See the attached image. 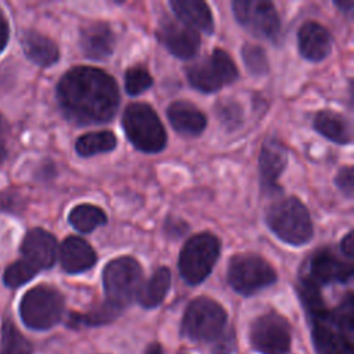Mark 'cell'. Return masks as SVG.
<instances>
[{
    "instance_id": "31",
    "label": "cell",
    "mask_w": 354,
    "mask_h": 354,
    "mask_svg": "<svg viewBox=\"0 0 354 354\" xmlns=\"http://www.w3.org/2000/svg\"><path fill=\"white\" fill-rule=\"evenodd\" d=\"M152 83L151 73L142 65L130 66L124 73V88L129 95H138L147 91Z\"/></svg>"
},
{
    "instance_id": "33",
    "label": "cell",
    "mask_w": 354,
    "mask_h": 354,
    "mask_svg": "<svg viewBox=\"0 0 354 354\" xmlns=\"http://www.w3.org/2000/svg\"><path fill=\"white\" fill-rule=\"evenodd\" d=\"M235 350V333L232 329H228L212 343V354H232Z\"/></svg>"
},
{
    "instance_id": "32",
    "label": "cell",
    "mask_w": 354,
    "mask_h": 354,
    "mask_svg": "<svg viewBox=\"0 0 354 354\" xmlns=\"http://www.w3.org/2000/svg\"><path fill=\"white\" fill-rule=\"evenodd\" d=\"M37 272L22 260L12 263L4 272V283L10 288H18L30 281Z\"/></svg>"
},
{
    "instance_id": "21",
    "label": "cell",
    "mask_w": 354,
    "mask_h": 354,
    "mask_svg": "<svg viewBox=\"0 0 354 354\" xmlns=\"http://www.w3.org/2000/svg\"><path fill=\"white\" fill-rule=\"evenodd\" d=\"M177 21L185 26L212 35L214 30V19L209 6L201 0H171L169 1Z\"/></svg>"
},
{
    "instance_id": "1",
    "label": "cell",
    "mask_w": 354,
    "mask_h": 354,
    "mask_svg": "<svg viewBox=\"0 0 354 354\" xmlns=\"http://www.w3.org/2000/svg\"><path fill=\"white\" fill-rule=\"evenodd\" d=\"M57 98L69 122L77 126L104 124L118 112L119 87L102 69L80 65L59 79Z\"/></svg>"
},
{
    "instance_id": "25",
    "label": "cell",
    "mask_w": 354,
    "mask_h": 354,
    "mask_svg": "<svg viewBox=\"0 0 354 354\" xmlns=\"http://www.w3.org/2000/svg\"><path fill=\"white\" fill-rule=\"evenodd\" d=\"M118 140L113 131L102 130L80 136L75 142V149L79 156L90 158L98 153H106L116 148Z\"/></svg>"
},
{
    "instance_id": "3",
    "label": "cell",
    "mask_w": 354,
    "mask_h": 354,
    "mask_svg": "<svg viewBox=\"0 0 354 354\" xmlns=\"http://www.w3.org/2000/svg\"><path fill=\"white\" fill-rule=\"evenodd\" d=\"M264 218L272 234L288 245L303 246L313 238L314 228L308 209L295 196L272 202L267 207Z\"/></svg>"
},
{
    "instance_id": "9",
    "label": "cell",
    "mask_w": 354,
    "mask_h": 354,
    "mask_svg": "<svg viewBox=\"0 0 354 354\" xmlns=\"http://www.w3.org/2000/svg\"><path fill=\"white\" fill-rule=\"evenodd\" d=\"M188 83L201 93H214L231 84L238 77V69L232 58L221 48L189 65L185 71Z\"/></svg>"
},
{
    "instance_id": "34",
    "label": "cell",
    "mask_w": 354,
    "mask_h": 354,
    "mask_svg": "<svg viewBox=\"0 0 354 354\" xmlns=\"http://www.w3.org/2000/svg\"><path fill=\"white\" fill-rule=\"evenodd\" d=\"M354 174H353V166H344L342 167L336 177H335V184L337 185V188L340 189V192H343V195H346L347 198L353 196V191H354V183H353Z\"/></svg>"
},
{
    "instance_id": "16",
    "label": "cell",
    "mask_w": 354,
    "mask_h": 354,
    "mask_svg": "<svg viewBox=\"0 0 354 354\" xmlns=\"http://www.w3.org/2000/svg\"><path fill=\"white\" fill-rule=\"evenodd\" d=\"M58 252L57 239L43 228L30 230L21 245L22 261L36 272L51 268Z\"/></svg>"
},
{
    "instance_id": "23",
    "label": "cell",
    "mask_w": 354,
    "mask_h": 354,
    "mask_svg": "<svg viewBox=\"0 0 354 354\" xmlns=\"http://www.w3.org/2000/svg\"><path fill=\"white\" fill-rule=\"evenodd\" d=\"M22 47L26 57L43 68L51 66L59 58V50L57 44L47 36L33 30L25 33L22 39Z\"/></svg>"
},
{
    "instance_id": "36",
    "label": "cell",
    "mask_w": 354,
    "mask_h": 354,
    "mask_svg": "<svg viewBox=\"0 0 354 354\" xmlns=\"http://www.w3.org/2000/svg\"><path fill=\"white\" fill-rule=\"evenodd\" d=\"M7 140H8V126L4 118L0 115V163L7 158Z\"/></svg>"
},
{
    "instance_id": "18",
    "label": "cell",
    "mask_w": 354,
    "mask_h": 354,
    "mask_svg": "<svg viewBox=\"0 0 354 354\" xmlns=\"http://www.w3.org/2000/svg\"><path fill=\"white\" fill-rule=\"evenodd\" d=\"M297 48L303 58L311 62H319L332 51V36L324 25L315 21H307L297 32Z\"/></svg>"
},
{
    "instance_id": "14",
    "label": "cell",
    "mask_w": 354,
    "mask_h": 354,
    "mask_svg": "<svg viewBox=\"0 0 354 354\" xmlns=\"http://www.w3.org/2000/svg\"><path fill=\"white\" fill-rule=\"evenodd\" d=\"M155 35L159 43L178 59L194 58L201 47V36L196 30L167 17L159 22Z\"/></svg>"
},
{
    "instance_id": "26",
    "label": "cell",
    "mask_w": 354,
    "mask_h": 354,
    "mask_svg": "<svg viewBox=\"0 0 354 354\" xmlns=\"http://www.w3.org/2000/svg\"><path fill=\"white\" fill-rule=\"evenodd\" d=\"M68 221L76 231L82 234H90L95 228L105 225L108 217L101 207L90 203H82L71 210Z\"/></svg>"
},
{
    "instance_id": "20",
    "label": "cell",
    "mask_w": 354,
    "mask_h": 354,
    "mask_svg": "<svg viewBox=\"0 0 354 354\" xmlns=\"http://www.w3.org/2000/svg\"><path fill=\"white\" fill-rule=\"evenodd\" d=\"M59 261L66 272L79 274L94 267L97 254L87 241L79 236H68L59 248Z\"/></svg>"
},
{
    "instance_id": "17",
    "label": "cell",
    "mask_w": 354,
    "mask_h": 354,
    "mask_svg": "<svg viewBox=\"0 0 354 354\" xmlns=\"http://www.w3.org/2000/svg\"><path fill=\"white\" fill-rule=\"evenodd\" d=\"M79 44L83 54L93 61H105L112 57L116 37L111 26L104 21H91L80 28Z\"/></svg>"
},
{
    "instance_id": "35",
    "label": "cell",
    "mask_w": 354,
    "mask_h": 354,
    "mask_svg": "<svg viewBox=\"0 0 354 354\" xmlns=\"http://www.w3.org/2000/svg\"><path fill=\"white\" fill-rule=\"evenodd\" d=\"M188 230H189V225H188L183 218L173 217V216H169V217L165 220V224H163L165 235L169 236L170 239H178V238H181L183 235L187 234Z\"/></svg>"
},
{
    "instance_id": "30",
    "label": "cell",
    "mask_w": 354,
    "mask_h": 354,
    "mask_svg": "<svg viewBox=\"0 0 354 354\" xmlns=\"http://www.w3.org/2000/svg\"><path fill=\"white\" fill-rule=\"evenodd\" d=\"M122 310L113 304H111L109 301H104L102 304H100L97 308L86 313V314H72L71 315V324L73 325H102V324H108L109 321H112L113 318H116L119 315Z\"/></svg>"
},
{
    "instance_id": "40",
    "label": "cell",
    "mask_w": 354,
    "mask_h": 354,
    "mask_svg": "<svg viewBox=\"0 0 354 354\" xmlns=\"http://www.w3.org/2000/svg\"><path fill=\"white\" fill-rule=\"evenodd\" d=\"M145 354H162V347L158 343H153L147 348Z\"/></svg>"
},
{
    "instance_id": "22",
    "label": "cell",
    "mask_w": 354,
    "mask_h": 354,
    "mask_svg": "<svg viewBox=\"0 0 354 354\" xmlns=\"http://www.w3.org/2000/svg\"><path fill=\"white\" fill-rule=\"evenodd\" d=\"M314 129L326 140L347 145L351 142V126L347 119L335 111H319L313 120Z\"/></svg>"
},
{
    "instance_id": "2",
    "label": "cell",
    "mask_w": 354,
    "mask_h": 354,
    "mask_svg": "<svg viewBox=\"0 0 354 354\" xmlns=\"http://www.w3.org/2000/svg\"><path fill=\"white\" fill-rule=\"evenodd\" d=\"M297 292L310 317L318 354H353L354 307L351 293H347L344 300L330 310L325 306L318 289L303 286Z\"/></svg>"
},
{
    "instance_id": "7",
    "label": "cell",
    "mask_w": 354,
    "mask_h": 354,
    "mask_svg": "<svg viewBox=\"0 0 354 354\" xmlns=\"http://www.w3.org/2000/svg\"><path fill=\"white\" fill-rule=\"evenodd\" d=\"M274 267L256 253H236L228 261L227 281L239 295L250 296L277 281Z\"/></svg>"
},
{
    "instance_id": "19",
    "label": "cell",
    "mask_w": 354,
    "mask_h": 354,
    "mask_svg": "<svg viewBox=\"0 0 354 354\" xmlns=\"http://www.w3.org/2000/svg\"><path fill=\"white\" fill-rule=\"evenodd\" d=\"M166 113L171 127L181 136H201L207 124L205 113L192 102L185 100H177L171 102L167 106Z\"/></svg>"
},
{
    "instance_id": "27",
    "label": "cell",
    "mask_w": 354,
    "mask_h": 354,
    "mask_svg": "<svg viewBox=\"0 0 354 354\" xmlns=\"http://www.w3.org/2000/svg\"><path fill=\"white\" fill-rule=\"evenodd\" d=\"M214 113L227 131H235L243 123V109L234 98H221L214 105Z\"/></svg>"
},
{
    "instance_id": "24",
    "label": "cell",
    "mask_w": 354,
    "mask_h": 354,
    "mask_svg": "<svg viewBox=\"0 0 354 354\" xmlns=\"http://www.w3.org/2000/svg\"><path fill=\"white\" fill-rule=\"evenodd\" d=\"M171 282V272L167 267L156 268L148 281L141 283L137 293V301L144 308H153L159 306L166 297Z\"/></svg>"
},
{
    "instance_id": "28",
    "label": "cell",
    "mask_w": 354,
    "mask_h": 354,
    "mask_svg": "<svg viewBox=\"0 0 354 354\" xmlns=\"http://www.w3.org/2000/svg\"><path fill=\"white\" fill-rule=\"evenodd\" d=\"M0 354H32V344L21 335L11 321L3 324Z\"/></svg>"
},
{
    "instance_id": "37",
    "label": "cell",
    "mask_w": 354,
    "mask_h": 354,
    "mask_svg": "<svg viewBox=\"0 0 354 354\" xmlns=\"http://www.w3.org/2000/svg\"><path fill=\"white\" fill-rule=\"evenodd\" d=\"M340 252L344 257H353V231H348L340 241Z\"/></svg>"
},
{
    "instance_id": "13",
    "label": "cell",
    "mask_w": 354,
    "mask_h": 354,
    "mask_svg": "<svg viewBox=\"0 0 354 354\" xmlns=\"http://www.w3.org/2000/svg\"><path fill=\"white\" fill-rule=\"evenodd\" d=\"M250 343L261 354H286L290 348V326L286 318L268 313L250 328Z\"/></svg>"
},
{
    "instance_id": "29",
    "label": "cell",
    "mask_w": 354,
    "mask_h": 354,
    "mask_svg": "<svg viewBox=\"0 0 354 354\" xmlns=\"http://www.w3.org/2000/svg\"><path fill=\"white\" fill-rule=\"evenodd\" d=\"M241 55H242V61L245 64L246 71L252 76L259 77V76H264L268 73L270 64H268V58H267V54L263 50V47H260L257 44L246 43L241 48Z\"/></svg>"
},
{
    "instance_id": "39",
    "label": "cell",
    "mask_w": 354,
    "mask_h": 354,
    "mask_svg": "<svg viewBox=\"0 0 354 354\" xmlns=\"http://www.w3.org/2000/svg\"><path fill=\"white\" fill-rule=\"evenodd\" d=\"M335 6L339 7V10H342L343 12H351L354 4L351 1H335Z\"/></svg>"
},
{
    "instance_id": "6",
    "label": "cell",
    "mask_w": 354,
    "mask_h": 354,
    "mask_svg": "<svg viewBox=\"0 0 354 354\" xmlns=\"http://www.w3.org/2000/svg\"><path fill=\"white\" fill-rule=\"evenodd\" d=\"M227 330V313L213 299L196 297L185 308L181 332L194 342L213 343Z\"/></svg>"
},
{
    "instance_id": "8",
    "label": "cell",
    "mask_w": 354,
    "mask_h": 354,
    "mask_svg": "<svg viewBox=\"0 0 354 354\" xmlns=\"http://www.w3.org/2000/svg\"><path fill=\"white\" fill-rule=\"evenodd\" d=\"M102 283L106 301L123 310L137 293L142 283V270L140 263L130 256L111 260L102 271Z\"/></svg>"
},
{
    "instance_id": "10",
    "label": "cell",
    "mask_w": 354,
    "mask_h": 354,
    "mask_svg": "<svg viewBox=\"0 0 354 354\" xmlns=\"http://www.w3.org/2000/svg\"><path fill=\"white\" fill-rule=\"evenodd\" d=\"M21 318L32 329L54 326L64 313L62 295L47 285H39L25 293L19 306Z\"/></svg>"
},
{
    "instance_id": "15",
    "label": "cell",
    "mask_w": 354,
    "mask_h": 354,
    "mask_svg": "<svg viewBox=\"0 0 354 354\" xmlns=\"http://www.w3.org/2000/svg\"><path fill=\"white\" fill-rule=\"evenodd\" d=\"M288 149L279 140L271 137L263 142L259 155V170L261 189L267 195L282 192L278 178L288 166Z\"/></svg>"
},
{
    "instance_id": "5",
    "label": "cell",
    "mask_w": 354,
    "mask_h": 354,
    "mask_svg": "<svg viewBox=\"0 0 354 354\" xmlns=\"http://www.w3.org/2000/svg\"><path fill=\"white\" fill-rule=\"evenodd\" d=\"M220 249V239L209 231L188 238L178 256V270L184 281L189 285L203 282L218 260Z\"/></svg>"
},
{
    "instance_id": "4",
    "label": "cell",
    "mask_w": 354,
    "mask_h": 354,
    "mask_svg": "<svg viewBox=\"0 0 354 354\" xmlns=\"http://www.w3.org/2000/svg\"><path fill=\"white\" fill-rule=\"evenodd\" d=\"M122 126L130 144L145 153H158L167 142L166 130L156 112L144 102H133L126 106Z\"/></svg>"
},
{
    "instance_id": "38",
    "label": "cell",
    "mask_w": 354,
    "mask_h": 354,
    "mask_svg": "<svg viewBox=\"0 0 354 354\" xmlns=\"http://www.w3.org/2000/svg\"><path fill=\"white\" fill-rule=\"evenodd\" d=\"M8 40V25L4 15L0 11V51L6 47Z\"/></svg>"
},
{
    "instance_id": "12",
    "label": "cell",
    "mask_w": 354,
    "mask_h": 354,
    "mask_svg": "<svg viewBox=\"0 0 354 354\" xmlns=\"http://www.w3.org/2000/svg\"><path fill=\"white\" fill-rule=\"evenodd\" d=\"M353 278L351 261H344L332 249H317L304 264L300 279L322 288L330 283H347Z\"/></svg>"
},
{
    "instance_id": "11",
    "label": "cell",
    "mask_w": 354,
    "mask_h": 354,
    "mask_svg": "<svg viewBox=\"0 0 354 354\" xmlns=\"http://www.w3.org/2000/svg\"><path fill=\"white\" fill-rule=\"evenodd\" d=\"M232 14L238 24L259 39L278 43L281 37V19L277 8L263 0H234Z\"/></svg>"
}]
</instances>
